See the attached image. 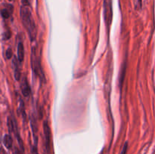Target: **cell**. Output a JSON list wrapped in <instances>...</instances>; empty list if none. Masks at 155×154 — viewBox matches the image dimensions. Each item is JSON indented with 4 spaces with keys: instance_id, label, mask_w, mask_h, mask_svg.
<instances>
[{
    "instance_id": "obj_13",
    "label": "cell",
    "mask_w": 155,
    "mask_h": 154,
    "mask_svg": "<svg viewBox=\"0 0 155 154\" xmlns=\"http://www.w3.org/2000/svg\"><path fill=\"white\" fill-rule=\"evenodd\" d=\"M13 154H22L21 152H20V150H18V148H14V152H13Z\"/></svg>"
},
{
    "instance_id": "obj_3",
    "label": "cell",
    "mask_w": 155,
    "mask_h": 154,
    "mask_svg": "<svg viewBox=\"0 0 155 154\" xmlns=\"http://www.w3.org/2000/svg\"><path fill=\"white\" fill-rule=\"evenodd\" d=\"M104 17L105 20L107 29L109 30L111 24L112 17H113V8H112V0H104Z\"/></svg>"
},
{
    "instance_id": "obj_11",
    "label": "cell",
    "mask_w": 155,
    "mask_h": 154,
    "mask_svg": "<svg viewBox=\"0 0 155 154\" xmlns=\"http://www.w3.org/2000/svg\"><path fill=\"white\" fill-rule=\"evenodd\" d=\"M33 0H21L22 5L23 6H27V7H29L31 4V2H32Z\"/></svg>"
},
{
    "instance_id": "obj_12",
    "label": "cell",
    "mask_w": 155,
    "mask_h": 154,
    "mask_svg": "<svg viewBox=\"0 0 155 154\" xmlns=\"http://www.w3.org/2000/svg\"><path fill=\"white\" fill-rule=\"evenodd\" d=\"M127 148H128V143L126 142L124 146H123V148L121 151V153L120 154H126V151H127Z\"/></svg>"
},
{
    "instance_id": "obj_1",
    "label": "cell",
    "mask_w": 155,
    "mask_h": 154,
    "mask_svg": "<svg viewBox=\"0 0 155 154\" xmlns=\"http://www.w3.org/2000/svg\"><path fill=\"white\" fill-rule=\"evenodd\" d=\"M20 14L22 24L26 29L30 40L33 42L36 36V27L29 7L22 5L20 8Z\"/></svg>"
},
{
    "instance_id": "obj_6",
    "label": "cell",
    "mask_w": 155,
    "mask_h": 154,
    "mask_svg": "<svg viewBox=\"0 0 155 154\" xmlns=\"http://www.w3.org/2000/svg\"><path fill=\"white\" fill-rule=\"evenodd\" d=\"M20 63L16 60V58H14L13 60V67H14V76L18 81L20 79V76H21V73H20Z\"/></svg>"
},
{
    "instance_id": "obj_15",
    "label": "cell",
    "mask_w": 155,
    "mask_h": 154,
    "mask_svg": "<svg viewBox=\"0 0 155 154\" xmlns=\"http://www.w3.org/2000/svg\"><path fill=\"white\" fill-rule=\"evenodd\" d=\"M138 2H139L140 7H141V3H142V0H138Z\"/></svg>"
},
{
    "instance_id": "obj_2",
    "label": "cell",
    "mask_w": 155,
    "mask_h": 154,
    "mask_svg": "<svg viewBox=\"0 0 155 154\" xmlns=\"http://www.w3.org/2000/svg\"><path fill=\"white\" fill-rule=\"evenodd\" d=\"M31 66H32L33 71L35 76H38L41 81L45 82V77H44V73L42 71L41 62L39 55L36 53V48H33L32 54H31Z\"/></svg>"
},
{
    "instance_id": "obj_16",
    "label": "cell",
    "mask_w": 155,
    "mask_h": 154,
    "mask_svg": "<svg viewBox=\"0 0 155 154\" xmlns=\"http://www.w3.org/2000/svg\"><path fill=\"white\" fill-rule=\"evenodd\" d=\"M8 1H9V2H12V0H8Z\"/></svg>"
},
{
    "instance_id": "obj_14",
    "label": "cell",
    "mask_w": 155,
    "mask_h": 154,
    "mask_svg": "<svg viewBox=\"0 0 155 154\" xmlns=\"http://www.w3.org/2000/svg\"><path fill=\"white\" fill-rule=\"evenodd\" d=\"M0 154H7L6 152L3 150V148H0Z\"/></svg>"
},
{
    "instance_id": "obj_4",
    "label": "cell",
    "mask_w": 155,
    "mask_h": 154,
    "mask_svg": "<svg viewBox=\"0 0 155 154\" xmlns=\"http://www.w3.org/2000/svg\"><path fill=\"white\" fill-rule=\"evenodd\" d=\"M43 131H44V138H45V146H46V151L48 152L50 149V140H51V132L48 126V121L46 120L43 123Z\"/></svg>"
},
{
    "instance_id": "obj_7",
    "label": "cell",
    "mask_w": 155,
    "mask_h": 154,
    "mask_svg": "<svg viewBox=\"0 0 155 154\" xmlns=\"http://www.w3.org/2000/svg\"><path fill=\"white\" fill-rule=\"evenodd\" d=\"M24 58V48L22 42H20L18 45V60L20 63L23 62Z\"/></svg>"
},
{
    "instance_id": "obj_5",
    "label": "cell",
    "mask_w": 155,
    "mask_h": 154,
    "mask_svg": "<svg viewBox=\"0 0 155 154\" xmlns=\"http://www.w3.org/2000/svg\"><path fill=\"white\" fill-rule=\"evenodd\" d=\"M20 90H21L22 94L24 95V97H29L30 95V92H31V90H30V85L28 83V81L27 79V78L25 76L22 77L21 79V82H20Z\"/></svg>"
},
{
    "instance_id": "obj_10",
    "label": "cell",
    "mask_w": 155,
    "mask_h": 154,
    "mask_svg": "<svg viewBox=\"0 0 155 154\" xmlns=\"http://www.w3.org/2000/svg\"><path fill=\"white\" fill-rule=\"evenodd\" d=\"M5 56L7 59H11L12 57V50L11 48H8L5 52Z\"/></svg>"
},
{
    "instance_id": "obj_9",
    "label": "cell",
    "mask_w": 155,
    "mask_h": 154,
    "mask_svg": "<svg viewBox=\"0 0 155 154\" xmlns=\"http://www.w3.org/2000/svg\"><path fill=\"white\" fill-rule=\"evenodd\" d=\"M3 144L7 149H11L13 144V140L10 134H5L3 138Z\"/></svg>"
},
{
    "instance_id": "obj_8",
    "label": "cell",
    "mask_w": 155,
    "mask_h": 154,
    "mask_svg": "<svg viewBox=\"0 0 155 154\" xmlns=\"http://www.w3.org/2000/svg\"><path fill=\"white\" fill-rule=\"evenodd\" d=\"M11 6L12 5H8V7H6V8H2L1 11H0V14H1L2 17L4 18V19H8V18H10L12 12V9H13V8H11L10 9Z\"/></svg>"
}]
</instances>
